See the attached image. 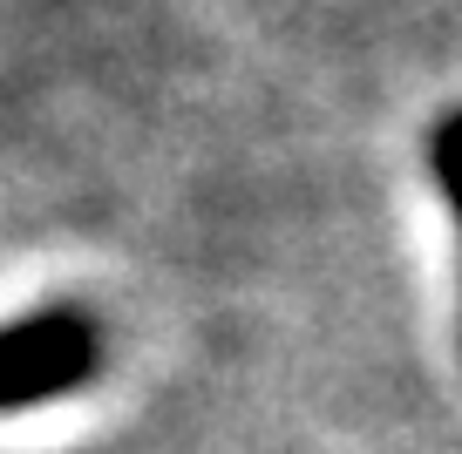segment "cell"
<instances>
[{
    "label": "cell",
    "mask_w": 462,
    "mask_h": 454,
    "mask_svg": "<svg viewBox=\"0 0 462 454\" xmlns=\"http://www.w3.org/2000/svg\"><path fill=\"white\" fill-rule=\"evenodd\" d=\"M456 136L462 123L442 115V129H435V190H442V204H456Z\"/></svg>",
    "instance_id": "7a4b0ae2"
},
{
    "label": "cell",
    "mask_w": 462,
    "mask_h": 454,
    "mask_svg": "<svg viewBox=\"0 0 462 454\" xmlns=\"http://www.w3.org/2000/svg\"><path fill=\"white\" fill-rule=\"evenodd\" d=\"M96 373V326L82 313H34L0 326V413L42 407Z\"/></svg>",
    "instance_id": "6da1fadb"
}]
</instances>
